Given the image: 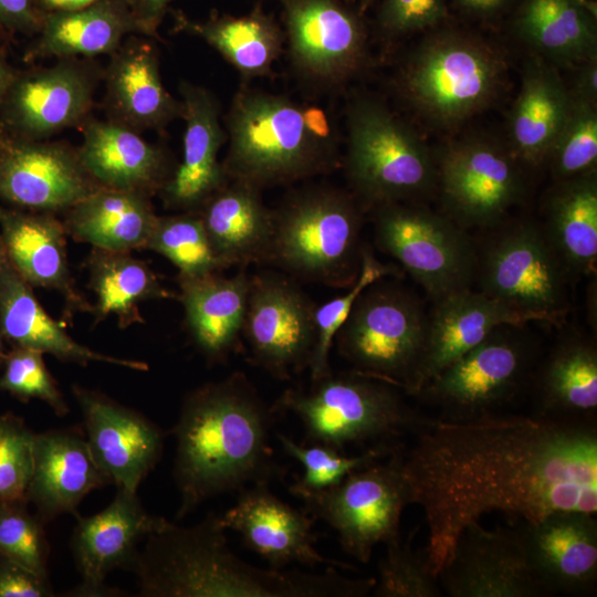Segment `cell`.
<instances>
[{
  "instance_id": "cell-1",
  "label": "cell",
  "mask_w": 597,
  "mask_h": 597,
  "mask_svg": "<svg viewBox=\"0 0 597 597\" xmlns=\"http://www.w3.org/2000/svg\"><path fill=\"white\" fill-rule=\"evenodd\" d=\"M397 452L410 504L425 515L423 551L437 577L462 531L486 513L533 523L555 512H597L593 419L499 412L429 418Z\"/></svg>"
},
{
  "instance_id": "cell-2",
  "label": "cell",
  "mask_w": 597,
  "mask_h": 597,
  "mask_svg": "<svg viewBox=\"0 0 597 597\" xmlns=\"http://www.w3.org/2000/svg\"><path fill=\"white\" fill-rule=\"evenodd\" d=\"M275 416L240 371L185 396L172 428L177 519L213 496L283 476L270 444Z\"/></svg>"
},
{
  "instance_id": "cell-3",
  "label": "cell",
  "mask_w": 597,
  "mask_h": 597,
  "mask_svg": "<svg viewBox=\"0 0 597 597\" xmlns=\"http://www.w3.org/2000/svg\"><path fill=\"white\" fill-rule=\"evenodd\" d=\"M133 570L143 597H362L376 584L332 566L320 574L253 566L232 552L214 513L189 527L165 519L146 535Z\"/></svg>"
},
{
  "instance_id": "cell-4",
  "label": "cell",
  "mask_w": 597,
  "mask_h": 597,
  "mask_svg": "<svg viewBox=\"0 0 597 597\" xmlns=\"http://www.w3.org/2000/svg\"><path fill=\"white\" fill-rule=\"evenodd\" d=\"M226 128L229 147L222 167L229 180L262 190L327 172L336 165L334 147L308 133L302 106L283 95L241 87Z\"/></svg>"
},
{
  "instance_id": "cell-5",
  "label": "cell",
  "mask_w": 597,
  "mask_h": 597,
  "mask_svg": "<svg viewBox=\"0 0 597 597\" xmlns=\"http://www.w3.org/2000/svg\"><path fill=\"white\" fill-rule=\"evenodd\" d=\"M506 78V59L495 45L441 24L410 53L400 70L398 87L421 117L451 127L492 104Z\"/></svg>"
},
{
  "instance_id": "cell-6",
  "label": "cell",
  "mask_w": 597,
  "mask_h": 597,
  "mask_svg": "<svg viewBox=\"0 0 597 597\" xmlns=\"http://www.w3.org/2000/svg\"><path fill=\"white\" fill-rule=\"evenodd\" d=\"M399 388L356 371H332L308 388H289L272 406L303 425L305 442L344 452L401 442L429 418L411 408ZM345 453V452H344Z\"/></svg>"
},
{
  "instance_id": "cell-7",
  "label": "cell",
  "mask_w": 597,
  "mask_h": 597,
  "mask_svg": "<svg viewBox=\"0 0 597 597\" xmlns=\"http://www.w3.org/2000/svg\"><path fill=\"white\" fill-rule=\"evenodd\" d=\"M362 211L353 196L327 186L292 191L273 210L265 264L306 281L348 287L363 255Z\"/></svg>"
},
{
  "instance_id": "cell-8",
  "label": "cell",
  "mask_w": 597,
  "mask_h": 597,
  "mask_svg": "<svg viewBox=\"0 0 597 597\" xmlns=\"http://www.w3.org/2000/svg\"><path fill=\"white\" fill-rule=\"evenodd\" d=\"M346 171L358 203L409 202L437 187L429 149L384 104L360 97L349 105Z\"/></svg>"
},
{
  "instance_id": "cell-9",
  "label": "cell",
  "mask_w": 597,
  "mask_h": 597,
  "mask_svg": "<svg viewBox=\"0 0 597 597\" xmlns=\"http://www.w3.org/2000/svg\"><path fill=\"white\" fill-rule=\"evenodd\" d=\"M381 280L357 297L335 341L353 371L408 394L421 359L428 313L412 293Z\"/></svg>"
},
{
  "instance_id": "cell-10",
  "label": "cell",
  "mask_w": 597,
  "mask_h": 597,
  "mask_svg": "<svg viewBox=\"0 0 597 597\" xmlns=\"http://www.w3.org/2000/svg\"><path fill=\"white\" fill-rule=\"evenodd\" d=\"M400 443V442H399ZM397 446L384 459L347 474L338 484L301 498L303 510L334 528L345 553L368 563L377 544L400 535L410 504Z\"/></svg>"
},
{
  "instance_id": "cell-11",
  "label": "cell",
  "mask_w": 597,
  "mask_h": 597,
  "mask_svg": "<svg viewBox=\"0 0 597 597\" xmlns=\"http://www.w3.org/2000/svg\"><path fill=\"white\" fill-rule=\"evenodd\" d=\"M568 273L532 221L503 227L476 254L479 291L536 322H556L564 314Z\"/></svg>"
},
{
  "instance_id": "cell-12",
  "label": "cell",
  "mask_w": 597,
  "mask_h": 597,
  "mask_svg": "<svg viewBox=\"0 0 597 597\" xmlns=\"http://www.w3.org/2000/svg\"><path fill=\"white\" fill-rule=\"evenodd\" d=\"M375 210L378 248L399 261L432 300L471 289L478 252L465 229L447 214L409 202Z\"/></svg>"
},
{
  "instance_id": "cell-13",
  "label": "cell",
  "mask_w": 597,
  "mask_h": 597,
  "mask_svg": "<svg viewBox=\"0 0 597 597\" xmlns=\"http://www.w3.org/2000/svg\"><path fill=\"white\" fill-rule=\"evenodd\" d=\"M520 326H502L434 376L416 397L440 419L464 420L498 412L522 389L535 349Z\"/></svg>"
},
{
  "instance_id": "cell-14",
  "label": "cell",
  "mask_w": 597,
  "mask_h": 597,
  "mask_svg": "<svg viewBox=\"0 0 597 597\" xmlns=\"http://www.w3.org/2000/svg\"><path fill=\"white\" fill-rule=\"evenodd\" d=\"M436 166L446 214L463 229L499 224L525 191L522 164L492 139L450 143Z\"/></svg>"
},
{
  "instance_id": "cell-15",
  "label": "cell",
  "mask_w": 597,
  "mask_h": 597,
  "mask_svg": "<svg viewBox=\"0 0 597 597\" xmlns=\"http://www.w3.org/2000/svg\"><path fill=\"white\" fill-rule=\"evenodd\" d=\"M104 69L93 59H59L52 66L18 71L0 105V128L30 140L50 139L90 117Z\"/></svg>"
},
{
  "instance_id": "cell-16",
  "label": "cell",
  "mask_w": 597,
  "mask_h": 597,
  "mask_svg": "<svg viewBox=\"0 0 597 597\" xmlns=\"http://www.w3.org/2000/svg\"><path fill=\"white\" fill-rule=\"evenodd\" d=\"M315 307L286 275L264 272L250 277L242 335L251 362L282 380L308 369Z\"/></svg>"
},
{
  "instance_id": "cell-17",
  "label": "cell",
  "mask_w": 597,
  "mask_h": 597,
  "mask_svg": "<svg viewBox=\"0 0 597 597\" xmlns=\"http://www.w3.org/2000/svg\"><path fill=\"white\" fill-rule=\"evenodd\" d=\"M291 62L307 82L335 87L354 77L367 59V31L347 0H279Z\"/></svg>"
},
{
  "instance_id": "cell-18",
  "label": "cell",
  "mask_w": 597,
  "mask_h": 597,
  "mask_svg": "<svg viewBox=\"0 0 597 597\" xmlns=\"http://www.w3.org/2000/svg\"><path fill=\"white\" fill-rule=\"evenodd\" d=\"M102 187L77 147L13 137L0 128V201L35 212L64 213Z\"/></svg>"
},
{
  "instance_id": "cell-19",
  "label": "cell",
  "mask_w": 597,
  "mask_h": 597,
  "mask_svg": "<svg viewBox=\"0 0 597 597\" xmlns=\"http://www.w3.org/2000/svg\"><path fill=\"white\" fill-rule=\"evenodd\" d=\"M438 580L450 597L548 596L531 565L521 526L488 530L479 521L470 523Z\"/></svg>"
},
{
  "instance_id": "cell-20",
  "label": "cell",
  "mask_w": 597,
  "mask_h": 597,
  "mask_svg": "<svg viewBox=\"0 0 597 597\" xmlns=\"http://www.w3.org/2000/svg\"><path fill=\"white\" fill-rule=\"evenodd\" d=\"M92 455L109 483L137 492L164 449L163 430L107 395L73 385Z\"/></svg>"
},
{
  "instance_id": "cell-21",
  "label": "cell",
  "mask_w": 597,
  "mask_h": 597,
  "mask_svg": "<svg viewBox=\"0 0 597 597\" xmlns=\"http://www.w3.org/2000/svg\"><path fill=\"white\" fill-rule=\"evenodd\" d=\"M226 530L241 535L248 549L256 553L274 569L292 563L354 569L347 563L322 555L315 548L314 520L279 499L269 483L249 485L241 491L237 502L220 515Z\"/></svg>"
},
{
  "instance_id": "cell-22",
  "label": "cell",
  "mask_w": 597,
  "mask_h": 597,
  "mask_svg": "<svg viewBox=\"0 0 597 597\" xmlns=\"http://www.w3.org/2000/svg\"><path fill=\"white\" fill-rule=\"evenodd\" d=\"M157 519L147 513L137 492L122 488H117L114 500L103 511L92 516L77 515L71 548L81 584L71 595H118L105 585V578L116 568H130L138 544Z\"/></svg>"
},
{
  "instance_id": "cell-23",
  "label": "cell",
  "mask_w": 597,
  "mask_h": 597,
  "mask_svg": "<svg viewBox=\"0 0 597 597\" xmlns=\"http://www.w3.org/2000/svg\"><path fill=\"white\" fill-rule=\"evenodd\" d=\"M421 359L407 395L417 396L441 370L502 326L535 320L471 289L433 300Z\"/></svg>"
},
{
  "instance_id": "cell-24",
  "label": "cell",
  "mask_w": 597,
  "mask_h": 597,
  "mask_svg": "<svg viewBox=\"0 0 597 597\" xmlns=\"http://www.w3.org/2000/svg\"><path fill=\"white\" fill-rule=\"evenodd\" d=\"M149 39L127 36L103 75L106 119L137 133L161 130L182 116L181 101L163 84L158 51Z\"/></svg>"
},
{
  "instance_id": "cell-25",
  "label": "cell",
  "mask_w": 597,
  "mask_h": 597,
  "mask_svg": "<svg viewBox=\"0 0 597 597\" xmlns=\"http://www.w3.org/2000/svg\"><path fill=\"white\" fill-rule=\"evenodd\" d=\"M596 514L562 511L521 525L531 565L548 593L596 591Z\"/></svg>"
},
{
  "instance_id": "cell-26",
  "label": "cell",
  "mask_w": 597,
  "mask_h": 597,
  "mask_svg": "<svg viewBox=\"0 0 597 597\" xmlns=\"http://www.w3.org/2000/svg\"><path fill=\"white\" fill-rule=\"evenodd\" d=\"M185 121L182 160L160 195L165 206L178 212H197L229 181L218 154L227 135L220 123L217 98L207 88L179 84Z\"/></svg>"
},
{
  "instance_id": "cell-27",
  "label": "cell",
  "mask_w": 597,
  "mask_h": 597,
  "mask_svg": "<svg viewBox=\"0 0 597 597\" xmlns=\"http://www.w3.org/2000/svg\"><path fill=\"white\" fill-rule=\"evenodd\" d=\"M81 128L78 156L102 187L151 198L170 180L177 166L171 155L140 133L92 116Z\"/></svg>"
},
{
  "instance_id": "cell-28",
  "label": "cell",
  "mask_w": 597,
  "mask_h": 597,
  "mask_svg": "<svg viewBox=\"0 0 597 597\" xmlns=\"http://www.w3.org/2000/svg\"><path fill=\"white\" fill-rule=\"evenodd\" d=\"M66 235L57 214L22 210L0 202V238L10 261L32 286L59 293L71 317L78 312L92 313L93 305L72 277Z\"/></svg>"
},
{
  "instance_id": "cell-29",
  "label": "cell",
  "mask_w": 597,
  "mask_h": 597,
  "mask_svg": "<svg viewBox=\"0 0 597 597\" xmlns=\"http://www.w3.org/2000/svg\"><path fill=\"white\" fill-rule=\"evenodd\" d=\"M106 484L109 481L77 429L34 433L27 501L34 505L43 524L65 513L75 514L91 491Z\"/></svg>"
},
{
  "instance_id": "cell-30",
  "label": "cell",
  "mask_w": 597,
  "mask_h": 597,
  "mask_svg": "<svg viewBox=\"0 0 597 597\" xmlns=\"http://www.w3.org/2000/svg\"><path fill=\"white\" fill-rule=\"evenodd\" d=\"M0 334L12 346H21L50 354L61 362L86 366L105 363L145 371L142 360L102 354L80 344L65 331L64 324L53 320L34 294L33 286L10 261L0 238Z\"/></svg>"
},
{
  "instance_id": "cell-31",
  "label": "cell",
  "mask_w": 597,
  "mask_h": 597,
  "mask_svg": "<svg viewBox=\"0 0 597 597\" xmlns=\"http://www.w3.org/2000/svg\"><path fill=\"white\" fill-rule=\"evenodd\" d=\"M134 34L146 36L126 0H97L81 9L45 13L22 59L31 63L48 57L111 55Z\"/></svg>"
},
{
  "instance_id": "cell-32",
  "label": "cell",
  "mask_w": 597,
  "mask_h": 597,
  "mask_svg": "<svg viewBox=\"0 0 597 597\" xmlns=\"http://www.w3.org/2000/svg\"><path fill=\"white\" fill-rule=\"evenodd\" d=\"M197 212L223 269L265 264L273 234V210L263 202L261 189L229 180Z\"/></svg>"
},
{
  "instance_id": "cell-33",
  "label": "cell",
  "mask_w": 597,
  "mask_h": 597,
  "mask_svg": "<svg viewBox=\"0 0 597 597\" xmlns=\"http://www.w3.org/2000/svg\"><path fill=\"white\" fill-rule=\"evenodd\" d=\"M185 322L192 343L210 364L224 362L239 345L247 311L250 277L220 272L178 279Z\"/></svg>"
},
{
  "instance_id": "cell-34",
  "label": "cell",
  "mask_w": 597,
  "mask_h": 597,
  "mask_svg": "<svg viewBox=\"0 0 597 597\" xmlns=\"http://www.w3.org/2000/svg\"><path fill=\"white\" fill-rule=\"evenodd\" d=\"M569 107L568 86L556 67L534 55L525 64L509 118V148L522 165L546 161Z\"/></svg>"
},
{
  "instance_id": "cell-35",
  "label": "cell",
  "mask_w": 597,
  "mask_h": 597,
  "mask_svg": "<svg viewBox=\"0 0 597 597\" xmlns=\"http://www.w3.org/2000/svg\"><path fill=\"white\" fill-rule=\"evenodd\" d=\"M513 30L535 55L575 69L597 56L596 12L585 0H521Z\"/></svg>"
},
{
  "instance_id": "cell-36",
  "label": "cell",
  "mask_w": 597,
  "mask_h": 597,
  "mask_svg": "<svg viewBox=\"0 0 597 597\" xmlns=\"http://www.w3.org/2000/svg\"><path fill=\"white\" fill-rule=\"evenodd\" d=\"M66 233L107 251L146 249L157 214L150 198L102 188L64 213Z\"/></svg>"
},
{
  "instance_id": "cell-37",
  "label": "cell",
  "mask_w": 597,
  "mask_h": 597,
  "mask_svg": "<svg viewBox=\"0 0 597 597\" xmlns=\"http://www.w3.org/2000/svg\"><path fill=\"white\" fill-rule=\"evenodd\" d=\"M542 230L568 272L584 275L595 273L596 170L556 182L546 201Z\"/></svg>"
},
{
  "instance_id": "cell-38",
  "label": "cell",
  "mask_w": 597,
  "mask_h": 597,
  "mask_svg": "<svg viewBox=\"0 0 597 597\" xmlns=\"http://www.w3.org/2000/svg\"><path fill=\"white\" fill-rule=\"evenodd\" d=\"M176 29L218 51L244 77L265 76L282 52L284 34L262 10L243 15L212 14L195 21L178 14Z\"/></svg>"
},
{
  "instance_id": "cell-39",
  "label": "cell",
  "mask_w": 597,
  "mask_h": 597,
  "mask_svg": "<svg viewBox=\"0 0 597 597\" xmlns=\"http://www.w3.org/2000/svg\"><path fill=\"white\" fill-rule=\"evenodd\" d=\"M90 286L96 295L92 314L95 324L109 315L121 328L145 323L139 305L150 300H169L177 295L168 291L156 273L130 252L93 248L86 259Z\"/></svg>"
},
{
  "instance_id": "cell-40",
  "label": "cell",
  "mask_w": 597,
  "mask_h": 597,
  "mask_svg": "<svg viewBox=\"0 0 597 597\" xmlns=\"http://www.w3.org/2000/svg\"><path fill=\"white\" fill-rule=\"evenodd\" d=\"M541 415L593 419L597 409V348L582 337L558 343L536 381Z\"/></svg>"
},
{
  "instance_id": "cell-41",
  "label": "cell",
  "mask_w": 597,
  "mask_h": 597,
  "mask_svg": "<svg viewBox=\"0 0 597 597\" xmlns=\"http://www.w3.org/2000/svg\"><path fill=\"white\" fill-rule=\"evenodd\" d=\"M146 249L167 258L178 269V279L201 277L223 270L198 212L157 216Z\"/></svg>"
},
{
  "instance_id": "cell-42",
  "label": "cell",
  "mask_w": 597,
  "mask_h": 597,
  "mask_svg": "<svg viewBox=\"0 0 597 597\" xmlns=\"http://www.w3.org/2000/svg\"><path fill=\"white\" fill-rule=\"evenodd\" d=\"M276 439L284 452L303 467L302 475L289 488L300 499L338 484L350 472L387 457L399 443L375 446L359 454L347 455L321 444H298L280 432Z\"/></svg>"
},
{
  "instance_id": "cell-43",
  "label": "cell",
  "mask_w": 597,
  "mask_h": 597,
  "mask_svg": "<svg viewBox=\"0 0 597 597\" xmlns=\"http://www.w3.org/2000/svg\"><path fill=\"white\" fill-rule=\"evenodd\" d=\"M397 275V269L380 263L373 253L364 248L359 273L347 291L333 300L315 307V344L308 366L311 379H318L329 374V352L341 327L346 322L357 297L373 283Z\"/></svg>"
},
{
  "instance_id": "cell-44",
  "label": "cell",
  "mask_w": 597,
  "mask_h": 597,
  "mask_svg": "<svg viewBox=\"0 0 597 597\" xmlns=\"http://www.w3.org/2000/svg\"><path fill=\"white\" fill-rule=\"evenodd\" d=\"M570 95V94H569ZM556 181L597 166V104L570 96L567 117L546 159Z\"/></svg>"
},
{
  "instance_id": "cell-45",
  "label": "cell",
  "mask_w": 597,
  "mask_h": 597,
  "mask_svg": "<svg viewBox=\"0 0 597 597\" xmlns=\"http://www.w3.org/2000/svg\"><path fill=\"white\" fill-rule=\"evenodd\" d=\"M378 563V578L371 590L376 597H439L442 589L432 573L423 549L412 546L411 537L401 536L385 543Z\"/></svg>"
},
{
  "instance_id": "cell-46",
  "label": "cell",
  "mask_w": 597,
  "mask_h": 597,
  "mask_svg": "<svg viewBox=\"0 0 597 597\" xmlns=\"http://www.w3.org/2000/svg\"><path fill=\"white\" fill-rule=\"evenodd\" d=\"M44 524L25 500H0V555L49 578Z\"/></svg>"
},
{
  "instance_id": "cell-47",
  "label": "cell",
  "mask_w": 597,
  "mask_h": 597,
  "mask_svg": "<svg viewBox=\"0 0 597 597\" xmlns=\"http://www.w3.org/2000/svg\"><path fill=\"white\" fill-rule=\"evenodd\" d=\"M42 353L21 346H12L0 369V391L21 401L38 399L45 402L57 416L70 412L55 379L48 369Z\"/></svg>"
},
{
  "instance_id": "cell-48",
  "label": "cell",
  "mask_w": 597,
  "mask_h": 597,
  "mask_svg": "<svg viewBox=\"0 0 597 597\" xmlns=\"http://www.w3.org/2000/svg\"><path fill=\"white\" fill-rule=\"evenodd\" d=\"M32 432L22 418L0 416V500H25L32 472Z\"/></svg>"
},
{
  "instance_id": "cell-49",
  "label": "cell",
  "mask_w": 597,
  "mask_h": 597,
  "mask_svg": "<svg viewBox=\"0 0 597 597\" xmlns=\"http://www.w3.org/2000/svg\"><path fill=\"white\" fill-rule=\"evenodd\" d=\"M450 0H381L376 22L387 38L430 31L444 23Z\"/></svg>"
},
{
  "instance_id": "cell-50",
  "label": "cell",
  "mask_w": 597,
  "mask_h": 597,
  "mask_svg": "<svg viewBox=\"0 0 597 597\" xmlns=\"http://www.w3.org/2000/svg\"><path fill=\"white\" fill-rule=\"evenodd\" d=\"M49 578L0 555V597L53 596Z\"/></svg>"
},
{
  "instance_id": "cell-51",
  "label": "cell",
  "mask_w": 597,
  "mask_h": 597,
  "mask_svg": "<svg viewBox=\"0 0 597 597\" xmlns=\"http://www.w3.org/2000/svg\"><path fill=\"white\" fill-rule=\"evenodd\" d=\"M44 15L39 0H0V28L13 38L36 35Z\"/></svg>"
},
{
  "instance_id": "cell-52",
  "label": "cell",
  "mask_w": 597,
  "mask_h": 597,
  "mask_svg": "<svg viewBox=\"0 0 597 597\" xmlns=\"http://www.w3.org/2000/svg\"><path fill=\"white\" fill-rule=\"evenodd\" d=\"M174 0H126L147 38L158 40L159 25Z\"/></svg>"
},
{
  "instance_id": "cell-53",
  "label": "cell",
  "mask_w": 597,
  "mask_h": 597,
  "mask_svg": "<svg viewBox=\"0 0 597 597\" xmlns=\"http://www.w3.org/2000/svg\"><path fill=\"white\" fill-rule=\"evenodd\" d=\"M576 74L568 92L572 97L597 104V56L575 67Z\"/></svg>"
},
{
  "instance_id": "cell-54",
  "label": "cell",
  "mask_w": 597,
  "mask_h": 597,
  "mask_svg": "<svg viewBox=\"0 0 597 597\" xmlns=\"http://www.w3.org/2000/svg\"><path fill=\"white\" fill-rule=\"evenodd\" d=\"M468 17L489 21L503 14L512 3V0H450Z\"/></svg>"
},
{
  "instance_id": "cell-55",
  "label": "cell",
  "mask_w": 597,
  "mask_h": 597,
  "mask_svg": "<svg viewBox=\"0 0 597 597\" xmlns=\"http://www.w3.org/2000/svg\"><path fill=\"white\" fill-rule=\"evenodd\" d=\"M302 115L308 133L318 142L334 147L332 127L325 111L315 105L302 106Z\"/></svg>"
},
{
  "instance_id": "cell-56",
  "label": "cell",
  "mask_w": 597,
  "mask_h": 597,
  "mask_svg": "<svg viewBox=\"0 0 597 597\" xmlns=\"http://www.w3.org/2000/svg\"><path fill=\"white\" fill-rule=\"evenodd\" d=\"M8 50V48L0 45V105L19 71L9 62Z\"/></svg>"
},
{
  "instance_id": "cell-57",
  "label": "cell",
  "mask_w": 597,
  "mask_h": 597,
  "mask_svg": "<svg viewBox=\"0 0 597 597\" xmlns=\"http://www.w3.org/2000/svg\"><path fill=\"white\" fill-rule=\"evenodd\" d=\"M96 1L97 0H39V4L44 13H50L81 9Z\"/></svg>"
},
{
  "instance_id": "cell-58",
  "label": "cell",
  "mask_w": 597,
  "mask_h": 597,
  "mask_svg": "<svg viewBox=\"0 0 597 597\" xmlns=\"http://www.w3.org/2000/svg\"><path fill=\"white\" fill-rule=\"evenodd\" d=\"M14 40L12 35L0 28V45L10 49Z\"/></svg>"
},
{
  "instance_id": "cell-59",
  "label": "cell",
  "mask_w": 597,
  "mask_h": 597,
  "mask_svg": "<svg viewBox=\"0 0 597 597\" xmlns=\"http://www.w3.org/2000/svg\"><path fill=\"white\" fill-rule=\"evenodd\" d=\"M6 354H7V350H6V347H4V338L0 334V369L2 367Z\"/></svg>"
},
{
  "instance_id": "cell-60",
  "label": "cell",
  "mask_w": 597,
  "mask_h": 597,
  "mask_svg": "<svg viewBox=\"0 0 597 597\" xmlns=\"http://www.w3.org/2000/svg\"><path fill=\"white\" fill-rule=\"evenodd\" d=\"M360 4V9H365L368 6H370L375 0H358Z\"/></svg>"
}]
</instances>
